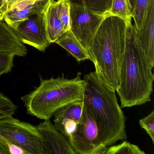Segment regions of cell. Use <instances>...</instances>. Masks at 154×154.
<instances>
[{"instance_id": "cell-9", "label": "cell", "mask_w": 154, "mask_h": 154, "mask_svg": "<svg viewBox=\"0 0 154 154\" xmlns=\"http://www.w3.org/2000/svg\"><path fill=\"white\" fill-rule=\"evenodd\" d=\"M35 126L41 137L45 154H76L67 137L50 119L44 120Z\"/></svg>"}, {"instance_id": "cell-13", "label": "cell", "mask_w": 154, "mask_h": 154, "mask_svg": "<svg viewBox=\"0 0 154 154\" xmlns=\"http://www.w3.org/2000/svg\"><path fill=\"white\" fill-rule=\"evenodd\" d=\"M0 52L10 53L18 57H25L27 54L26 47L20 40L15 31L1 20H0Z\"/></svg>"}, {"instance_id": "cell-4", "label": "cell", "mask_w": 154, "mask_h": 154, "mask_svg": "<svg viewBox=\"0 0 154 154\" xmlns=\"http://www.w3.org/2000/svg\"><path fill=\"white\" fill-rule=\"evenodd\" d=\"M78 72L75 78L40 79L39 86L21 97L29 115L41 120L50 119L65 105L83 100L85 82Z\"/></svg>"}, {"instance_id": "cell-12", "label": "cell", "mask_w": 154, "mask_h": 154, "mask_svg": "<svg viewBox=\"0 0 154 154\" xmlns=\"http://www.w3.org/2000/svg\"><path fill=\"white\" fill-rule=\"evenodd\" d=\"M137 36L149 64L154 67V2L150 5L147 17L142 28L137 30Z\"/></svg>"}, {"instance_id": "cell-21", "label": "cell", "mask_w": 154, "mask_h": 154, "mask_svg": "<svg viewBox=\"0 0 154 154\" xmlns=\"http://www.w3.org/2000/svg\"><path fill=\"white\" fill-rule=\"evenodd\" d=\"M17 109L10 99L0 93V120L12 117Z\"/></svg>"}, {"instance_id": "cell-22", "label": "cell", "mask_w": 154, "mask_h": 154, "mask_svg": "<svg viewBox=\"0 0 154 154\" xmlns=\"http://www.w3.org/2000/svg\"><path fill=\"white\" fill-rule=\"evenodd\" d=\"M16 56L10 53L0 52V76L11 72Z\"/></svg>"}, {"instance_id": "cell-25", "label": "cell", "mask_w": 154, "mask_h": 154, "mask_svg": "<svg viewBox=\"0 0 154 154\" xmlns=\"http://www.w3.org/2000/svg\"><path fill=\"white\" fill-rule=\"evenodd\" d=\"M0 154H10L8 146L6 141L0 137Z\"/></svg>"}, {"instance_id": "cell-28", "label": "cell", "mask_w": 154, "mask_h": 154, "mask_svg": "<svg viewBox=\"0 0 154 154\" xmlns=\"http://www.w3.org/2000/svg\"><path fill=\"white\" fill-rule=\"evenodd\" d=\"M36 1H43V0H35Z\"/></svg>"}, {"instance_id": "cell-5", "label": "cell", "mask_w": 154, "mask_h": 154, "mask_svg": "<svg viewBox=\"0 0 154 154\" xmlns=\"http://www.w3.org/2000/svg\"><path fill=\"white\" fill-rule=\"evenodd\" d=\"M0 137L20 147L28 154H45L36 126L13 116L0 120Z\"/></svg>"}, {"instance_id": "cell-8", "label": "cell", "mask_w": 154, "mask_h": 154, "mask_svg": "<svg viewBox=\"0 0 154 154\" xmlns=\"http://www.w3.org/2000/svg\"><path fill=\"white\" fill-rule=\"evenodd\" d=\"M13 30L22 43L41 52H45L50 45L47 35L45 11L29 16Z\"/></svg>"}, {"instance_id": "cell-26", "label": "cell", "mask_w": 154, "mask_h": 154, "mask_svg": "<svg viewBox=\"0 0 154 154\" xmlns=\"http://www.w3.org/2000/svg\"><path fill=\"white\" fill-rule=\"evenodd\" d=\"M18 1V0H8V11L10 10L17 3Z\"/></svg>"}, {"instance_id": "cell-16", "label": "cell", "mask_w": 154, "mask_h": 154, "mask_svg": "<svg viewBox=\"0 0 154 154\" xmlns=\"http://www.w3.org/2000/svg\"><path fill=\"white\" fill-rule=\"evenodd\" d=\"M132 8L131 14L136 30L142 28L147 17L150 5L154 0H129Z\"/></svg>"}, {"instance_id": "cell-11", "label": "cell", "mask_w": 154, "mask_h": 154, "mask_svg": "<svg viewBox=\"0 0 154 154\" xmlns=\"http://www.w3.org/2000/svg\"><path fill=\"white\" fill-rule=\"evenodd\" d=\"M83 100L71 103L55 112L53 117L54 126L66 137L76 129L82 112Z\"/></svg>"}, {"instance_id": "cell-6", "label": "cell", "mask_w": 154, "mask_h": 154, "mask_svg": "<svg viewBox=\"0 0 154 154\" xmlns=\"http://www.w3.org/2000/svg\"><path fill=\"white\" fill-rule=\"evenodd\" d=\"M80 122L75 131L67 137L76 154H100L105 147L101 140L96 121L84 100Z\"/></svg>"}, {"instance_id": "cell-20", "label": "cell", "mask_w": 154, "mask_h": 154, "mask_svg": "<svg viewBox=\"0 0 154 154\" xmlns=\"http://www.w3.org/2000/svg\"><path fill=\"white\" fill-rule=\"evenodd\" d=\"M58 16L63 23L65 31L71 29L70 26V2L69 0H57L56 1Z\"/></svg>"}, {"instance_id": "cell-29", "label": "cell", "mask_w": 154, "mask_h": 154, "mask_svg": "<svg viewBox=\"0 0 154 154\" xmlns=\"http://www.w3.org/2000/svg\"><path fill=\"white\" fill-rule=\"evenodd\" d=\"M21 1H23V0H18V1H17V2H18Z\"/></svg>"}, {"instance_id": "cell-7", "label": "cell", "mask_w": 154, "mask_h": 154, "mask_svg": "<svg viewBox=\"0 0 154 154\" xmlns=\"http://www.w3.org/2000/svg\"><path fill=\"white\" fill-rule=\"evenodd\" d=\"M70 16L71 30L88 52L98 28L108 15L97 14L70 3Z\"/></svg>"}, {"instance_id": "cell-3", "label": "cell", "mask_w": 154, "mask_h": 154, "mask_svg": "<svg viewBox=\"0 0 154 154\" xmlns=\"http://www.w3.org/2000/svg\"><path fill=\"white\" fill-rule=\"evenodd\" d=\"M84 80L83 100L93 114L103 145L107 147L118 140L126 139V118L115 92L103 84L95 72L85 75Z\"/></svg>"}, {"instance_id": "cell-18", "label": "cell", "mask_w": 154, "mask_h": 154, "mask_svg": "<svg viewBox=\"0 0 154 154\" xmlns=\"http://www.w3.org/2000/svg\"><path fill=\"white\" fill-rule=\"evenodd\" d=\"M137 146L126 141L117 146L107 147L103 149L100 154H145Z\"/></svg>"}, {"instance_id": "cell-14", "label": "cell", "mask_w": 154, "mask_h": 154, "mask_svg": "<svg viewBox=\"0 0 154 154\" xmlns=\"http://www.w3.org/2000/svg\"><path fill=\"white\" fill-rule=\"evenodd\" d=\"M45 13L48 39L50 44L55 43L66 31L57 13L56 1H51Z\"/></svg>"}, {"instance_id": "cell-2", "label": "cell", "mask_w": 154, "mask_h": 154, "mask_svg": "<svg viewBox=\"0 0 154 154\" xmlns=\"http://www.w3.org/2000/svg\"><path fill=\"white\" fill-rule=\"evenodd\" d=\"M137 36L132 19L128 20L126 48L116 91L122 108L140 105L151 100L154 75Z\"/></svg>"}, {"instance_id": "cell-15", "label": "cell", "mask_w": 154, "mask_h": 154, "mask_svg": "<svg viewBox=\"0 0 154 154\" xmlns=\"http://www.w3.org/2000/svg\"><path fill=\"white\" fill-rule=\"evenodd\" d=\"M55 43L68 51L78 62L91 60L88 51L76 38L71 29L66 31Z\"/></svg>"}, {"instance_id": "cell-17", "label": "cell", "mask_w": 154, "mask_h": 154, "mask_svg": "<svg viewBox=\"0 0 154 154\" xmlns=\"http://www.w3.org/2000/svg\"><path fill=\"white\" fill-rule=\"evenodd\" d=\"M71 4L79 5L94 13L110 15L112 0H69Z\"/></svg>"}, {"instance_id": "cell-1", "label": "cell", "mask_w": 154, "mask_h": 154, "mask_svg": "<svg viewBox=\"0 0 154 154\" xmlns=\"http://www.w3.org/2000/svg\"><path fill=\"white\" fill-rule=\"evenodd\" d=\"M128 20L115 15L106 16L101 23L88 51L98 79L116 92L126 48Z\"/></svg>"}, {"instance_id": "cell-19", "label": "cell", "mask_w": 154, "mask_h": 154, "mask_svg": "<svg viewBox=\"0 0 154 154\" xmlns=\"http://www.w3.org/2000/svg\"><path fill=\"white\" fill-rule=\"evenodd\" d=\"M132 8L129 0H112L110 14L126 20L132 19Z\"/></svg>"}, {"instance_id": "cell-23", "label": "cell", "mask_w": 154, "mask_h": 154, "mask_svg": "<svg viewBox=\"0 0 154 154\" xmlns=\"http://www.w3.org/2000/svg\"><path fill=\"white\" fill-rule=\"evenodd\" d=\"M140 127L144 129L150 137L154 144V111L139 120Z\"/></svg>"}, {"instance_id": "cell-27", "label": "cell", "mask_w": 154, "mask_h": 154, "mask_svg": "<svg viewBox=\"0 0 154 154\" xmlns=\"http://www.w3.org/2000/svg\"><path fill=\"white\" fill-rule=\"evenodd\" d=\"M56 1H57V0H51V1L52 2Z\"/></svg>"}, {"instance_id": "cell-10", "label": "cell", "mask_w": 154, "mask_h": 154, "mask_svg": "<svg viewBox=\"0 0 154 154\" xmlns=\"http://www.w3.org/2000/svg\"><path fill=\"white\" fill-rule=\"evenodd\" d=\"M51 0H23L16 3L3 17V20L13 30L21 21L31 15L45 11Z\"/></svg>"}, {"instance_id": "cell-24", "label": "cell", "mask_w": 154, "mask_h": 154, "mask_svg": "<svg viewBox=\"0 0 154 154\" xmlns=\"http://www.w3.org/2000/svg\"><path fill=\"white\" fill-rule=\"evenodd\" d=\"M6 141L8 146L10 154H28L27 153L20 147L10 143L8 141Z\"/></svg>"}]
</instances>
